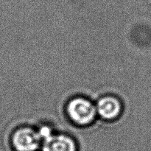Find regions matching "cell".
Masks as SVG:
<instances>
[{"label":"cell","mask_w":151,"mask_h":151,"mask_svg":"<svg viewBox=\"0 0 151 151\" xmlns=\"http://www.w3.org/2000/svg\"><path fill=\"white\" fill-rule=\"evenodd\" d=\"M96 109L97 113L102 118L111 120L119 116L122 111V105L117 98L107 96L99 100Z\"/></svg>","instance_id":"obj_4"},{"label":"cell","mask_w":151,"mask_h":151,"mask_svg":"<svg viewBox=\"0 0 151 151\" xmlns=\"http://www.w3.org/2000/svg\"><path fill=\"white\" fill-rule=\"evenodd\" d=\"M42 151H78L76 142L69 136L50 134L43 139Z\"/></svg>","instance_id":"obj_3"},{"label":"cell","mask_w":151,"mask_h":151,"mask_svg":"<svg viewBox=\"0 0 151 151\" xmlns=\"http://www.w3.org/2000/svg\"><path fill=\"white\" fill-rule=\"evenodd\" d=\"M66 111L71 120L78 125L91 123L97 114L96 107L92 103L83 97L72 99L69 101Z\"/></svg>","instance_id":"obj_1"},{"label":"cell","mask_w":151,"mask_h":151,"mask_svg":"<svg viewBox=\"0 0 151 151\" xmlns=\"http://www.w3.org/2000/svg\"><path fill=\"white\" fill-rule=\"evenodd\" d=\"M42 143L39 131L30 128H21L11 137V145L16 151H36Z\"/></svg>","instance_id":"obj_2"}]
</instances>
